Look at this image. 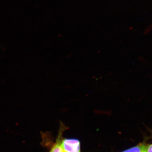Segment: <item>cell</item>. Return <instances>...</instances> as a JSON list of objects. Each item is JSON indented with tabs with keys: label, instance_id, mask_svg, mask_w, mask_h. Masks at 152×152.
Listing matches in <instances>:
<instances>
[{
	"label": "cell",
	"instance_id": "obj_1",
	"mask_svg": "<svg viewBox=\"0 0 152 152\" xmlns=\"http://www.w3.org/2000/svg\"><path fill=\"white\" fill-rule=\"evenodd\" d=\"M62 152H80V142L74 139H64L61 143Z\"/></svg>",
	"mask_w": 152,
	"mask_h": 152
},
{
	"label": "cell",
	"instance_id": "obj_3",
	"mask_svg": "<svg viewBox=\"0 0 152 152\" xmlns=\"http://www.w3.org/2000/svg\"><path fill=\"white\" fill-rule=\"evenodd\" d=\"M61 142L58 141L56 143L55 145L52 148L51 151L50 152H62L61 147Z\"/></svg>",
	"mask_w": 152,
	"mask_h": 152
},
{
	"label": "cell",
	"instance_id": "obj_2",
	"mask_svg": "<svg viewBox=\"0 0 152 152\" xmlns=\"http://www.w3.org/2000/svg\"><path fill=\"white\" fill-rule=\"evenodd\" d=\"M148 145L141 143L123 152H146Z\"/></svg>",
	"mask_w": 152,
	"mask_h": 152
},
{
	"label": "cell",
	"instance_id": "obj_4",
	"mask_svg": "<svg viewBox=\"0 0 152 152\" xmlns=\"http://www.w3.org/2000/svg\"><path fill=\"white\" fill-rule=\"evenodd\" d=\"M146 152H152V144L148 145Z\"/></svg>",
	"mask_w": 152,
	"mask_h": 152
}]
</instances>
